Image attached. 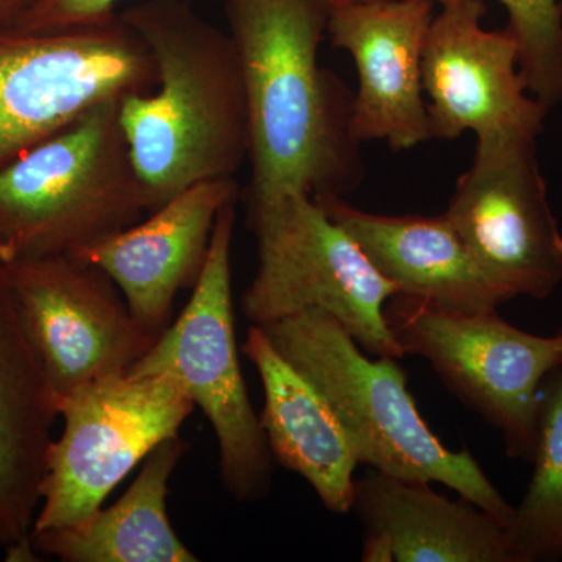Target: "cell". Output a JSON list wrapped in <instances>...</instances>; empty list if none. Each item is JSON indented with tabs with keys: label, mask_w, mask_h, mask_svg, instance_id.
I'll return each instance as SVG.
<instances>
[{
	"label": "cell",
	"mask_w": 562,
	"mask_h": 562,
	"mask_svg": "<svg viewBox=\"0 0 562 562\" xmlns=\"http://www.w3.org/2000/svg\"><path fill=\"white\" fill-rule=\"evenodd\" d=\"M184 452L179 436L161 442L120 501L77 527L35 532L33 547L65 562L198 561L173 531L166 509L169 479Z\"/></svg>",
	"instance_id": "19"
},
{
	"label": "cell",
	"mask_w": 562,
	"mask_h": 562,
	"mask_svg": "<svg viewBox=\"0 0 562 562\" xmlns=\"http://www.w3.org/2000/svg\"><path fill=\"white\" fill-rule=\"evenodd\" d=\"M120 14L157 65L150 91L120 101L122 131L151 213L201 181L235 179L249 158L241 61L231 33L190 0H143Z\"/></svg>",
	"instance_id": "2"
},
{
	"label": "cell",
	"mask_w": 562,
	"mask_h": 562,
	"mask_svg": "<svg viewBox=\"0 0 562 562\" xmlns=\"http://www.w3.org/2000/svg\"><path fill=\"white\" fill-rule=\"evenodd\" d=\"M351 509L368 535L390 543L397 562H520L501 520L430 483L375 471L355 480Z\"/></svg>",
	"instance_id": "18"
},
{
	"label": "cell",
	"mask_w": 562,
	"mask_h": 562,
	"mask_svg": "<svg viewBox=\"0 0 562 562\" xmlns=\"http://www.w3.org/2000/svg\"><path fill=\"white\" fill-rule=\"evenodd\" d=\"M247 216L258 244L257 276L243 295L251 325L319 310L371 357H405L384 317L397 288L312 195L288 194Z\"/></svg>",
	"instance_id": "5"
},
{
	"label": "cell",
	"mask_w": 562,
	"mask_h": 562,
	"mask_svg": "<svg viewBox=\"0 0 562 562\" xmlns=\"http://www.w3.org/2000/svg\"><path fill=\"white\" fill-rule=\"evenodd\" d=\"M243 351L265 387L260 424L273 460L308 482L328 512H351L361 461L331 406L258 325H251Z\"/></svg>",
	"instance_id": "17"
},
{
	"label": "cell",
	"mask_w": 562,
	"mask_h": 562,
	"mask_svg": "<svg viewBox=\"0 0 562 562\" xmlns=\"http://www.w3.org/2000/svg\"><path fill=\"white\" fill-rule=\"evenodd\" d=\"M249 110V209L288 194L342 198L364 180L349 125L353 95L317 60L319 0H225Z\"/></svg>",
	"instance_id": "1"
},
{
	"label": "cell",
	"mask_w": 562,
	"mask_h": 562,
	"mask_svg": "<svg viewBox=\"0 0 562 562\" xmlns=\"http://www.w3.org/2000/svg\"><path fill=\"white\" fill-rule=\"evenodd\" d=\"M422 55L432 139L524 135L538 139L549 106L528 95L513 33L484 31L483 0H446Z\"/></svg>",
	"instance_id": "12"
},
{
	"label": "cell",
	"mask_w": 562,
	"mask_h": 562,
	"mask_svg": "<svg viewBox=\"0 0 562 562\" xmlns=\"http://www.w3.org/2000/svg\"><path fill=\"white\" fill-rule=\"evenodd\" d=\"M431 0H372L330 11L327 31L358 70L350 136L408 150L432 139L424 101L422 55L432 21Z\"/></svg>",
	"instance_id": "13"
},
{
	"label": "cell",
	"mask_w": 562,
	"mask_h": 562,
	"mask_svg": "<svg viewBox=\"0 0 562 562\" xmlns=\"http://www.w3.org/2000/svg\"><path fill=\"white\" fill-rule=\"evenodd\" d=\"M2 265L25 338L57 402L98 380L127 375L158 339L91 262L61 255Z\"/></svg>",
	"instance_id": "10"
},
{
	"label": "cell",
	"mask_w": 562,
	"mask_h": 562,
	"mask_svg": "<svg viewBox=\"0 0 562 562\" xmlns=\"http://www.w3.org/2000/svg\"><path fill=\"white\" fill-rule=\"evenodd\" d=\"M157 80L149 46L120 13L61 31L0 29V168L92 106Z\"/></svg>",
	"instance_id": "8"
},
{
	"label": "cell",
	"mask_w": 562,
	"mask_h": 562,
	"mask_svg": "<svg viewBox=\"0 0 562 562\" xmlns=\"http://www.w3.org/2000/svg\"><path fill=\"white\" fill-rule=\"evenodd\" d=\"M192 409L165 375L109 376L61 398L65 428L50 446L32 535L87 522L155 447L179 436Z\"/></svg>",
	"instance_id": "9"
},
{
	"label": "cell",
	"mask_w": 562,
	"mask_h": 562,
	"mask_svg": "<svg viewBox=\"0 0 562 562\" xmlns=\"http://www.w3.org/2000/svg\"><path fill=\"white\" fill-rule=\"evenodd\" d=\"M261 328L331 406L361 462L406 482L441 483L509 524L514 506L468 450L453 452L432 432L395 358L366 357L349 331L319 310Z\"/></svg>",
	"instance_id": "3"
},
{
	"label": "cell",
	"mask_w": 562,
	"mask_h": 562,
	"mask_svg": "<svg viewBox=\"0 0 562 562\" xmlns=\"http://www.w3.org/2000/svg\"><path fill=\"white\" fill-rule=\"evenodd\" d=\"M58 402L25 338L0 261V550L32 561Z\"/></svg>",
	"instance_id": "15"
},
{
	"label": "cell",
	"mask_w": 562,
	"mask_h": 562,
	"mask_svg": "<svg viewBox=\"0 0 562 562\" xmlns=\"http://www.w3.org/2000/svg\"><path fill=\"white\" fill-rule=\"evenodd\" d=\"M443 216L508 301H542L562 283V233L536 138L508 133L479 139Z\"/></svg>",
	"instance_id": "11"
},
{
	"label": "cell",
	"mask_w": 562,
	"mask_h": 562,
	"mask_svg": "<svg viewBox=\"0 0 562 562\" xmlns=\"http://www.w3.org/2000/svg\"><path fill=\"white\" fill-rule=\"evenodd\" d=\"M238 195L235 179L201 181L151 211L149 220L74 257L101 268L136 321L160 338L171 325L177 294L201 279L217 214Z\"/></svg>",
	"instance_id": "14"
},
{
	"label": "cell",
	"mask_w": 562,
	"mask_h": 562,
	"mask_svg": "<svg viewBox=\"0 0 562 562\" xmlns=\"http://www.w3.org/2000/svg\"><path fill=\"white\" fill-rule=\"evenodd\" d=\"M40 0H0V29L11 27Z\"/></svg>",
	"instance_id": "23"
},
{
	"label": "cell",
	"mask_w": 562,
	"mask_h": 562,
	"mask_svg": "<svg viewBox=\"0 0 562 562\" xmlns=\"http://www.w3.org/2000/svg\"><path fill=\"white\" fill-rule=\"evenodd\" d=\"M535 471L522 502L506 525L520 562L562 560V366L539 391Z\"/></svg>",
	"instance_id": "20"
},
{
	"label": "cell",
	"mask_w": 562,
	"mask_h": 562,
	"mask_svg": "<svg viewBox=\"0 0 562 562\" xmlns=\"http://www.w3.org/2000/svg\"><path fill=\"white\" fill-rule=\"evenodd\" d=\"M442 3L446 0H431ZM508 11V31L519 44L528 91L543 105L562 101V5L558 0H498Z\"/></svg>",
	"instance_id": "21"
},
{
	"label": "cell",
	"mask_w": 562,
	"mask_h": 562,
	"mask_svg": "<svg viewBox=\"0 0 562 562\" xmlns=\"http://www.w3.org/2000/svg\"><path fill=\"white\" fill-rule=\"evenodd\" d=\"M236 202L217 214L209 258L187 308L128 375L173 380L213 425L221 476L238 502L260 501L272 487V453L239 366L232 295Z\"/></svg>",
	"instance_id": "6"
},
{
	"label": "cell",
	"mask_w": 562,
	"mask_h": 562,
	"mask_svg": "<svg viewBox=\"0 0 562 562\" xmlns=\"http://www.w3.org/2000/svg\"><path fill=\"white\" fill-rule=\"evenodd\" d=\"M557 335H558V338H560L561 347H562V328L560 331L557 333Z\"/></svg>",
	"instance_id": "25"
},
{
	"label": "cell",
	"mask_w": 562,
	"mask_h": 562,
	"mask_svg": "<svg viewBox=\"0 0 562 562\" xmlns=\"http://www.w3.org/2000/svg\"><path fill=\"white\" fill-rule=\"evenodd\" d=\"M121 2L122 0H40L11 27L36 32L101 24L117 16L116 7Z\"/></svg>",
	"instance_id": "22"
},
{
	"label": "cell",
	"mask_w": 562,
	"mask_h": 562,
	"mask_svg": "<svg viewBox=\"0 0 562 562\" xmlns=\"http://www.w3.org/2000/svg\"><path fill=\"white\" fill-rule=\"evenodd\" d=\"M109 99L0 168V261L77 255L146 213Z\"/></svg>",
	"instance_id": "4"
},
{
	"label": "cell",
	"mask_w": 562,
	"mask_h": 562,
	"mask_svg": "<svg viewBox=\"0 0 562 562\" xmlns=\"http://www.w3.org/2000/svg\"><path fill=\"white\" fill-rule=\"evenodd\" d=\"M314 201L401 294L464 313L497 312L508 302L443 214L384 216L355 209L338 195Z\"/></svg>",
	"instance_id": "16"
},
{
	"label": "cell",
	"mask_w": 562,
	"mask_h": 562,
	"mask_svg": "<svg viewBox=\"0 0 562 562\" xmlns=\"http://www.w3.org/2000/svg\"><path fill=\"white\" fill-rule=\"evenodd\" d=\"M384 317L403 353L425 358L461 402L501 431L509 458L532 460L539 391L562 366L558 335H532L497 312H457L401 292L384 305Z\"/></svg>",
	"instance_id": "7"
},
{
	"label": "cell",
	"mask_w": 562,
	"mask_h": 562,
	"mask_svg": "<svg viewBox=\"0 0 562 562\" xmlns=\"http://www.w3.org/2000/svg\"><path fill=\"white\" fill-rule=\"evenodd\" d=\"M328 9H341V7L353 5V3L372 2V0H319Z\"/></svg>",
	"instance_id": "24"
}]
</instances>
